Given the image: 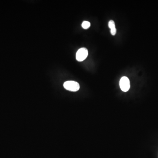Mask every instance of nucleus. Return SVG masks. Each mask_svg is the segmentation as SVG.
Returning a JSON list of instances; mask_svg holds the SVG:
<instances>
[{"instance_id": "nucleus-4", "label": "nucleus", "mask_w": 158, "mask_h": 158, "mask_svg": "<svg viewBox=\"0 0 158 158\" xmlns=\"http://www.w3.org/2000/svg\"><path fill=\"white\" fill-rule=\"evenodd\" d=\"M109 27L111 29V34L112 35H115L116 33V29L114 21L111 20L109 22Z\"/></svg>"}, {"instance_id": "nucleus-1", "label": "nucleus", "mask_w": 158, "mask_h": 158, "mask_svg": "<svg viewBox=\"0 0 158 158\" xmlns=\"http://www.w3.org/2000/svg\"><path fill=\"white\" fill-rule=\"evenodd\" d=\"M64 87L65 89L71 91H77L80 89V85L74 81H68L64 83Z\"/></svg>"}, {"instance_id": "nucleus-3", "label": "nucleus", "mask_w": 158, "mask_h": 158, "mask_svg": "<svg viewBox=\"0 0 158 158\" xmlns=\"http://www.w3.org/2000/svg\"><path fill=\"white\" fill-rule=\"evenodd\" d=\"M120 86L122 91L127 92L130 88V82L129 79L126 77H123L121 78Z\"/></svg>"}, {"instance_id": "nucleus-5", "label": "nucleus", "mask_w": 158, "mask_h": 158, "mask_svg": "<svg viewBox=\"0 0 158 158\" xmlns=\"http://www.w3.org/2000/svg\"><path fill=\"white\" fill-rule=\"evenodd\" d=\"M91 26V24L89 22L85 21L83 22L82 24V26L84 29H87Z\"/></svg>"}, {"instance_id": "nucleus-2", "label": "nucleus", "mask_w": 158, "mask_h": 158, "mask_svg": "<svg viewBox=\"0 0 158 158\" xmlns=\"http://www.w3.org/2000/svg\"><path fill=\"white\" fill-rule=\"evenodd\" d=\"M88 52L87 49L82 48L79 49L76 54V59L78 62L84 61L88 56Z\"/></svg>"}]
</instances>
